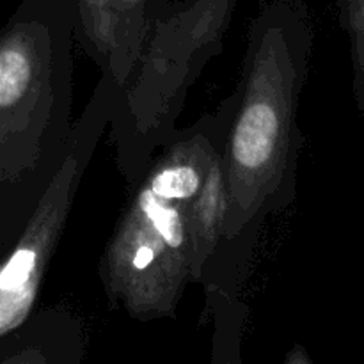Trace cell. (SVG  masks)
Wrapping results in <instances>:
<instances>
[{"mask_svg": "<svg viewBox=\"0 0 364 364\" xmlns=\"http://www.w3.org/2000/svg\"><path fill=\"white\" fill-rule=\"evenodd\" d=\"M313 25L297 0L267 4L249 25L237 102L223 148L226 215L201 283L212 322V363L242 361L244 287L269 219L297 198L304 135L299 109L308 82Z\"/></svg>", "mask_w": 364, "mask_h": 364, "instance_id": "6da1fadb", "label": "cell"}, {"mask_svg": "<svg viewBox=\"0 0 364 364\" xmlns=\"http://www.w3.org/2000/svg\"><path fill=\"white\" fill-rule=\"evenodd\" d=\"M340 23L350 43L355 109L364 116V0H340Z\"/></svg>", "mask_w": 364, "mask_h": 364, "instance_id": "9c48e42d", "label": "cell"}, {"mask_svg": "<svg viewBox=\"0 0 364 364\" xmlns=\"http://www.w3.org/2000/svg\"><path fill=\"white\" fill-rule=\"evenodd\" d=\"M84 355V326L64 308L36 306L20 326L0 336V364H80Z\"/></svg>", "mask_w": 364, "mask_h": 364, "instance_id": "52a82bcc", "label": "cell"}, {"mask_svg": "<svg viewBox=\"0 0 364 364\" xmlns=\"http://www.w3.org/2000/svg\"><path fill=\"white\" fill-rule=\"evenodd\" d=\"M238 0L156 2L130 80L114 91L109 137L127 183L135 185L178 132L192 85L224 50Z\"/></svg>", "mask_w": 364, "mask_h": 364, "instance_id": "277c9868", "label": "cell"}, {"mask_svg": "<svg viewBox=\"0 0 364 364\" xmlns=\"http://www.w3.org/2000/svg\"><path fill=\"white\" fill-rule=\"evenodd\" d=\"M226 139V137H224ZM224 141L217 146L208 173L188 208V233L192 247V283H201L203 272L219 244L226 215V181L223 169Z\"/></svg>", "mask_w": 364, "mask_h": 364, "instance_id": "ba28073f", "label": "cell"}, {"mask_svg": "<svg viewBox=\"0 0 364 364\" xmlns=\"http://www.w3.org/2000/svg\"><path fill=\"white\" fill-rule=\"evenodd\" d=\"M114 89L100 77L75 119L68 153L20 237L0 252V336L20 326L38 306L57 247L63 240L78 188L109 130Z\"/></svg>", "mask_w": 364, "mask_h": 364, "instance_id": "5b68a950", "label": "cell"}, {"mask_svg": "<svg viewBox=\"0 0 364 364\" xmlns=\"http://www.w3.org/2000/svg\"><path fill=\"white\" fill-rule=\"evenodd\" d=\"M159 0H75V41L119 91L141 55Z\"/></svg>", "mask_w": 364, "mask_h": 364, "instance_id": "8992f818", "label": "cell"}, {"mask_svg": "<svg viewBox=\"0 0 364 364\" xmlns=\"http://www.w3.org/2000/svg\"><path fill=\"white\" fill-rule=\"evenodd\" d=\"M287 364H309L311 363V358H309V354L306 352V348L302 347H294L290 352L287 354V358L283 359Z\"/></svg>", "mask_w": 364, "mask_h": 364, "instance_id": "30bf717a", "label": "cell"}, {"mask_svg": "<svg viewBox=\"0 0 364 364\" xmlns=\"http://www.w3.org/2000/svg\"><path fill=\"white\" fill-rule=\"evenodd\" d=\"M237 102L231 92L213 112L174 134L132 185L130 199L100 258L98 276L112 306L139 322L174 318L192 283L188 208Z\"/></svg>", "mask_w": 364, "mask_h": 364, "instance_id": "3957f363", "label": "cell"}, {"mask_svg": "<svg viewBox=\"0 0 364 364\" xmlns=\"http://www.w3.org/2000/svg\"><path fill=\"white\" fill-rule=\"evenodd\" d=\"M75 0H21L0 27V252L27 224L73 134Z\"/></svg>", "mask_w": 364, "mask_h": 364, "instance_id": "7a4b0ae2", "label": "cell"}]
</instances>
